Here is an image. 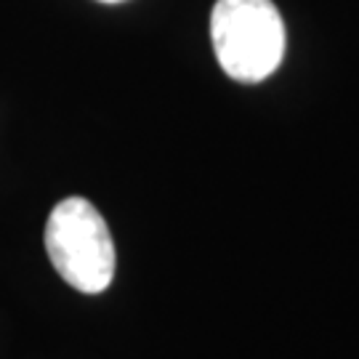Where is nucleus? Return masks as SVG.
Listing matches in <instances>:
<instances>
[{
  "instance_id": "obj_1",
  "label": "nucleus",
  "mask_w": 359,
  "mask_h": 359,
  "mask_svg": "<svg viewBox=\"0 0 359 359\" xmlns=\"http://www.w3.org/2000/svg\"><path fill=\"white\" fill-rule=\"evenodd\" d=\"M46 253L56 274L80 293H104L115 277L109 226L86 197H67L53 205L46 224Z\"/></svg>"
},
{
  "instance_id": "obj_2",
  "label": "nucleus",
  "mask_w": 359,
  "mask_h": 359,
  "mask_svg": "<svg viewBox=\"0 0 359 359\" xmlns=\"http://www.w3.org/2000/svg\"><path fill=\"white\" fill-rule=\"evenodd\" d=\"M210 38L221 69L240 83H261L285 56V25L271 0H218Z\"/></svg>"
},
{
  "instance_id": "obj_3",
  "label": "nucleus",
  "mask_w": 359,
  "mask_h": 359,
  "mask_svg": "<svg viewBox=\"0 0 359 359\" xmlns=\"http://www.w3.org/2000/svg\"><path fill=\"white\" fill-rule=\"evenodd\" d=\"M102 3H123V0H102Z\"/></svg>"
}]
</instances>
